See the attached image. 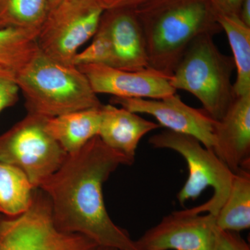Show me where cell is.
<instances>
[{"instance_id":"6da1fadb","label":"cell","mask_w":250,"mask_h":250,"mask_svg":"<svg viewBox=\"0 0 250 250\" xmlns=\"http://www.w3.org/2000/svg\"><path fill=\"white\" fill-rule=\"evenodd\" d=\"M134 161L106 146L99 136L68 154L39 188L48 197L54 225L63 232L83 235L98 246L139 250L129 233L110 218L103 185L121 166Z\"/></svg>"},{"instance_id":"7a4b0ae2","label":"cell","mask_w":250,"mask_h":250,"mask_svg":"<svg viewBox=\"0 0 250 250\" xmlns=\"http://www.w3.org/2000/svg\"><path fill=\"white\" fill-rule=\"evenodd\" d=\"M134 11L149 67L170 78L192 41L223 31L209 0H155Z\"/></svg>"},{"instance_id":"3957f363","label":"cell","mask_w":250,"mask_h":250,"mask_svg":"<svg viewBox=\"0 0 250 250\" xmlns=\"http://www.w3.org/2000/svg\"><path fill=\"white\" fill-rule=\"evenodd\" d=\"M16 82L29 114L51 118L103 105L78 67L55 62L40 51Z\"/></svg>"},{"instance_id":"277c9868","label":"cell","mask_w":250,"mask_h":250,"mask_svg":"<svg viewBox=\"0 0 250 250\" xmlns=\"http://www.w3.org/2000/svg\"><path fill=\"white\" fill-rule=\"evenodd\" d=\"M213 38L207 34L192 41L177 64L170 83L176 90L193 95L202 108L218 121L237 98L231 80L235 64L232 57L219 50Z\"/></svg>"},{"instance_id":"5b68a950","label":"cell","mask_w":250,"mask_h":250,"mask_svg":"<svg viewBox=\"0 0 250 250\" xmlns=\"http://www.w3.org/2000/svg\"><path fill=\"white\" fill-rule=\"evenodd\" d=\"M149 144L156 149H169L182 156L187 162L188 176L177 198L184 205L188 200H196L207 188H212L213 196L198 207L187 209L189 213L201 214L208 212L216 215L231 190L234 173L225 165L212 149L189 135L165 130L154 135Z\"/></svg>"},{"instance_id":"8992f818","label":"cell","mask_w":250,"mask_h":250,"mask_svg":"<svg viewBox=\"0 0 250 250\" xmlns=\"http://www.w3.org/2000/svg\"><path fill=\"white\" fill-rule=\"evenodd\" d=\"M47 118L29 114L0 136V162L21 169L39 188L68 154L46 129Z\"/></svg>"},{"instance_id":"52a82bcc","label":"cell","mask_w":250,"mask_h":250,"mask_svg":"<svg viewBox=\"0 0 250 250\" xmlns=\"http://www.w3.org/2000/svg\"><path fill=\"white\" fill-rule=\"evenodd\" d=\"M98 247L83 235L59 230L48 197L39 188L24 213L0 220V250H95Z\"/></svg>"},{"instance_id":"ba28073f","label":"cell","mask_w":250,"mask_h":250,"mask_svg":"<svg viewBox=\"0 0 250 250\" xmlns=\"http://www.w3.org/2000/svg\"><path fill=\"white\" fill-rule=\"evenodd\" d=\"M104 9L98 0H62L49 10L37 35L39 51L67 65L98 30Z\"/></svg>"},{"instance_id":"9c48e42d","label":"cell","mask_w":250,"mask_h":250,"mask_svg":"<svg viewBox=\"0 0 250 250\" xmlns=\"http://www.w3.org/2000/svg\"><path fill=\"white\" fill-rule=\"evenodd\" d=\"M216 216L172 212L135 241L139 250H216Z\"/></svg>"},{"instance_id":"30bf717a","label":"cell","mask_w":250,"mask_h":250,"mask_svg":"<svg viewBox=\"0 0 250 250\" xmlns=\"http://www.w3.org/2000/svg\"><path fill=\"white\" fill-rule=\"evenodd\" d=\"M112 104L133 112L154 117L161 126L195 138L208 149L214 142L216 121L203 108L186 104L177 93L161 99L121 98L113 97Z\"/></svg>"},{"instance_id":"8fae6325","label":"cell","mask_w":250,"mask_h":250,"mask_svg":"<svg viewBox=\"0 0 250 250\" xmlns=\"http://www.w3.org/2000/svg\"><path fill=\"white\" fill-rule=\"evenodd\" d=\"M88 79L93 91L121 98L161 99L177 93L170 77L149 67L127 71L107 65L77 67Z\"/></svg>"},{"instance_id":"7c38bea8","label":"cell","mask_w":250,"mask_h":250,"mask_svg":"<svg viewBox=\"0 0 250 250\" xmlns=\"http://www.w3.org/2000/svg\"><path fill=\"white\" fill-rule=\"evenodd\" d=\"M100 24L111 42L112 67L127 71L149 68L144 34L134 9L106 10Z\"/></svg>"},{"instance_id":"4fadbf2b","label":"cell","mask_w":250,"mask_h":250,"mask_svg":"<svg viewBox=\"0 0 250 250\" xmlns=\"http://www.w3.org/2000/svg\"><path fill=\"white\" fill-rule=\"evenodd\" d=\"M212 150L233 173L250 170V93L237 97L216 121Z\"/></svg>"},{"instance_id":"5bb4252c","label":"cell","mask_w":250,"mask_h":250,"mask_svg":"<svg viewBox=\"0 0 250 250\" xmlns=\"http://www.w3.org/2000/svg\"><path fill=\"white\" fill-rule=\"evenodd\" d=\"M102 120L98 136L108 147L135 161L140 141L151 131L161 127L138 113L116 105H102Z\"/></svg>"},{"instance_id":"9a60e30c","label":"cell","mask_w":250,"mask_h":250,"mask_svg":"<svg viewBox=\"0 0 250 250\" xmlns=\"http://www.w3.org/2000/svg\"><path fill=\"white\" fill-rule=\"evenodd\" d=\"M101 106L47 118L46 129L67 154H74L98 136Z\"/></svg>"},{"instance_id":"2e32d148","label":"cell","mask_w":250,"mask_h":250,"mask_svg":"<svg viewBox=\"0 0 250 250\" xmlns=\"http://www.w3.org/2000/svg\"><path fill=\"white\" fill-rule=\"evenodd\" d=\"M217 228L240 232L250 228V170L234 173L228 199L217 213Z\"/></svg>"},{"instance_id":"e0dca14e","label":"cell","mask_w":250,"mask_h":250,"mask_svg":"<svg viewBox=\"0 0 250 250\" xmlns=\"http://www.w3.org/2000/svg\"><path fill=\"white\" fill-rule=\"evenodd\" d=\"M218 22L232 50L237 72L235 93L237 97L247 95L250 93V27L233 15H218Z\"/></svg>"},{"instance_id":"ac0fdd59","label":"cell","mask_w":250,"mask_h":250,"mask_svg":"<svg viewBox=\"0 0 250 250\" xmlns=\"http://www.w3.org/2000/svg\"><path fill=\"white\" fill-rule=\"evenodd\" d=\"M37 35L20 28H0V70L17 77L39 52Z\"/></svg>"},{"instance_id":"d6986e66","label":"cell","mask_w":250,"mask_h":250,"mask_svg":"<svg viewBox=\"0 0 250 250\" xmlns=\"http://www.w3.org/2000/svg\"><path fill=\"white\" fill-rule=\"evenodd\" d=\"M36 188L21 169L0 162V212L10 217L24 213L29 208Z\"/></svg>"},{"instance_id":"ffe728a7","label":"cell","mask_w":250,"mask_h":250,"mask_svg":"<svg viewBox=\"0 0 250 250\" xmlns=\"http://www.w3.org/2000/svg\"><path fill=\"white\" fill-rule=\"evenodd\" d=\"M49 10V0H0V28L39 33Z\"/></svg>"},{"instance_id":"44dd1931","label":"cell","mask_w":250,"mask_h":250,"mask_svg":"<svg viewBox=\"0 0 250 250\" xmlns=\"http://www.w3.org/2000/svg\"><path fill=\"white\" fill-rule=\"evenodd\" d=\"M112 62L113 54L109 38L105 29L99 24L98 30L93 37L91 43L76 54L74 59L73 65L78 67L95 64L112 67Z\"/></svg>"},{"instance_id":"7402d4cb","label":"cell","mask_w":250,"mask_h":250,"mask_svg":"<svg viewBox=\"0 0 250 250\" xmlns=\"http://www.w3.org/2000/svg\"><path fill=\"white\" fill-rule=\"evenodd\" d=\"M19 92L16 77L0 70V112L17 103Z\"/></svg>"},{"instance_id":"603a6c76","label":"cell","mask_w":250,"mask_h":250,"mask_svg":"<svg viewBox=\"0 0 250 250\" xmlns=\"http://www.w3.org/2000/svg\"><path fill=\"white\" fill-rule=\"evenodd\" d=\"M216 250H250V247L239 233L218 228Z\"/></svg>"},{"instance_id":"cb8c5ba5","label":"cell","mask_w":250,"mask_h":250,"mask_svg":"<svg viewBox=\"0 0 250 250\" xmlns=\"http://www.w3.org/2000/svg\"><path fill=\"white\" fill-rule=\"evenodd\" d=\"M154 1L155 0H98L104 11L125 8L136 9Z\"/></svg>"},{"instance_id":"d4e9b609","label":"cell","mask_w":250,"mask_h":250,"mask_svg":"<svg viewBox=\"0 0 250 250\" xmlns=\"http://www.w3.org/2000/svg\"><path fill=\"white\" fill-rule=\"evenodd\" d=\"M243 0H209L218 15L238 16Z\"/></svg>"},{"instance_id":"484cf974","label":"cell","mask_w":250,"mask_h":250,"mask_svg":"<svg viewBox=\"0 0 250 250\" xmlns=\"http://www.w3.org/2000/svg\"><path fill=\"white\" fill-rule=\"evenodd\" d=\"M238 18L246 25L250 27V0L242 1Z\"/></svg>"},{"instance_id":"4316f807","label":"cell","mask_w":250,"mask_h":250,"mask_svg":"<svg viewBox=\"0 0 250 250\" xmlns=\"http://www.w3.org/2000/svg\"><path fill=\"white\" fill-rule=\"evenodd\" d=\"M62 0H49V7H50V9H52V8L55 7L56 6H57L59 4H60Z\"/></svg>"},{"instance_id":"83f0119b","label":"cell","mask_w":250,"mask_h":250,"mask_svg":"<svg viewBox=\"0 0 250 250\" xmlns=\"http://www.w3.org/2000/svg\"><path fill=\"white\" fill-rule=\"evenodd\" d=\"M95 250H117L114 248H108V247L99 246Z\"/></svg>"},{"instance_id":"f1b7e54d","label":"cell","mask_w":250,"mask_h":250,"mask_svg":"<svg viewBox=\"0 0 250 250\" xmlns=\"http://www.w3.org/2000/svg\"><path fill=\"white\" fill-rule=\"evenodd\" d=\"M0 220H1V218H0Z\"/></svg>"}]
</instances>
